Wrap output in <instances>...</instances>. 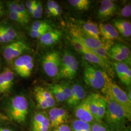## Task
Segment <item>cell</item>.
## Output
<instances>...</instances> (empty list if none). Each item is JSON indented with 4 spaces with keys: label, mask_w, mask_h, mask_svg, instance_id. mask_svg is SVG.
Segmentation results:
<instances>
[{
    "label": "cell",
    "mask_w": 131,
    "mask_h": 131,
    "mask_svg": "<svg viewBox=\"0 0 131 131\" xmlns=\"http://www.w3.org/2000/svg\"><path fill=\"white\" fill-rule=\"evenodd\" d=\"M5 110L10 119L19 123L25 122L29 112L28 100L24 95H16L8 99Z\"/></svg>",
    "instance_id": "1"
},
{
    "label": "cell",
    "mask_w": 131,
    "mask_h": 131,
    "mask_svg": "<svg viewBox=\"0 0 131 131\" xmlns=\"http://www.w3.org/2000/svg\"><path fill=\"white\" fill-rule=\"evenodd\" d=\"M106 98V109L104 117L105 124L115 130L122 128L128 121H131L124 109L110 99Z\"/></svg>",
    "instance_id": "2"
},
{
    "label": "cell",
    "mask_w": 131,
    "mask_h": 131,
    "mask_svg": "<svg viewBox=\"0 0 131 131\" xmlns=\"http://www.w3.org/2000/svg\"><path fill=\"white\" fill-rule=\"evenodd\" d=\"M102 91L106 95L107 98L120 105L131 118V101L128 98L126 92L110 79L106 81Z\"/></svg>",
    "instance_id": "3"
},
{
    "label": "cell",
    "mask_w": 131,
    "mask_h": 131,
    "mask_svg": "<svg viewBox=\"0 0 131 131\" xmlns=\"http://www.w3.org/2000/svg\"><path fill=\"white\" fill-rule=\"evenodd\" d=\"M31 48L24 40L10 42L2 46L0 52L5 61L11 65L14 60L30 51Z\"/></svg>",
    "instance_id": "4"
},
{
    "label": "cell",
    "mask_w": 131,
    "mask_h": 131,
    "mask_svg": "<svg viewBox=\"0 0 131 131\" xmlns=\"http://www.w3.org/2000/svg\"><path fill=\"white\" fill-rule=\"evenodd\" d=\"M84 79L85 83L94 89H102L109 79L105 72L90 64H85Z\"/></svg>",
    "instance_id": "5"
},
{
    "label": "cell",
    "mask_w": 131,
    "mask_h": 131,
    "mask_svg": "<svg viewBox=\"0 0 131 131\" xmlns=\"http://www.w3.org/2000/svg\"><path fill=\"white\" fill-rule=\"evenodd\" d=\"M79 63L75 56L70 52L66 51L61 57V64L57 78L73 79L76 76Z\"/></svg>",
    "instance_id": "6"
},
{
    "label": "cell",
    "mask_w": 131,
    "mask_h": 131,
    "mask_svg": "<svg viewBox=\"0 0 131 131\" xmlns=\"http://www.w3.org/2000/svg\"><path fill=\"white\" fill-rule=\"evenodd\" d=\"M41 60L45 73L50 77H57L61 64V57L59 53L55 51L47 52L42 56Z\"/></svg>",
    "instance_id": "7"
},
{
    "label": "cell",
    "mask_w": 131,
    "mask_h": 131,
    "mask_svg": "<svg viewBox=\"0 0 131 131\" xmlns=\"http://www.w3.org/2000/svg\"><path fill=\"white\" fill-rule=\"evenodd\" d=\"M11 69L15 74L21 78L30 77L34 67V61L32 56L25 54L19 56L11 64Z\"/></svg>",
    "instance_id": "8"
},
{
    "label": "cell",
    "mask_w": 131,
    "mask_h": 131,
    "mask_svg": "<svg viewBox=\"0 0 131 131\" xmlns=\"http://www.w3.org/2000/svg\"><path fill=\"white\" fill-rule=\"evenodd\" d=\"M70 34L72 38L81 42L89 49L94 50L103 46L104 42L91 38L78 27L73 26L70 28Z\"/></svg>",
    "instance_id": "9"
},
{
    "label": "cell",
    "mask_w": 131,
    "mask_h": 131,
    "mask_svg": "<svg viewBox=\"0 0 131 131\" xmlns=\"http://www.w3.org/2000/svg\"><path fill=\"white\" fill-rule=\"evenodd\" d=\"M108 56L115 62H123L128 65L131 64V50L122 43L113 44L108 52Z\"/></svg>",
    "instance_id": "10"
},
{
    "label": "cell",
    "mask_w": 131,
    "mask_h": 131,
    "mask_svg": "<svg viewBox=\"0 0 131 131\" xmlns=\"http://www.w3.org/2000/svg\"><path fill=\"white\" fill-rule=\"evenodd\" d=\"M48 89L51 92L56 102H66L70 97L71 86L67 83H62L51 84Z\"/></svg>",
    "instance_id": "11"
},
{
    "label": "cell",
    "mask_w": 131,
    "mask_h": 131,
    "mask_svg": "<svg viewBox=\"0 0 131 131\" xmlns=\"http://www.w3.org/2000/svg\"><path fill=\"white\" fill-rule=\"evenodd\" d=\"M89 96L85 98L75 107L74 114L77 119L92 124L95 122L89 107Z\"/></svg>",
    "instance_id": "12"
},
{
    "label": "cell",
    "mask_w": 131,
    "mask_h": 131,
    "mask_svg": "<svg viewBox=\"0 0 131 131\" xmlns=\"http://www.w3.org/2000/svg\"><path fill=\"white\" fill-rule=\"evenodd\" d=\"M48 116L51 126L53 129L65 124L70 118L69 113L63 108H52L49 110Z\"/></svg>",
    "instance_id": "13"
},
{
    "label": "cell",
    "mask_w": 131,
    "mask_h": 131,
    "mask_svg": "<svg viewBox=\"0 0 131 131\" xmlns=\"http://www.w3.org/2000/svg\"><path fill=\"white\" fill-rule=\"evenodd\" d=\"M15 74L9 67H5L0 72V95L7 93L12 89Z\"/></svg>",
    "instance_id": "14"
},
{
    "label": "cell",
    "mask_w": 131,
    "mask_h": 131,
    "mask_svg": "<svg viewBox=\"0 0 131 131\" xmlns=\"http://www.w3.org/2000/svg\"><path fill=\"white\" fill-rule=\"evenodd\" d=\"M112 65L122 83L129 87L131 84V70L129 65L125 63L118 62H114Z\"/></svg>",
    "instance_id": "15"
},
{
    "label": "cell",
    "mask_w": 131,
    "mask_h": 131,
    "mask_svg": "<svg viewBox=\"0 0 131 131\" xmlns=\"http://www.w3.org/2000/svg\"><path fill=\"white\" fill-rule=\"evenodd\" d=\"M85 91L82 85L78 84H73L70 97L66 103L69 107L75 108L85 98Z\"/></svg>",
    "instance_id": "16"
},
{
    "label": "cell",
    "mask_w": 131,
    "mask_h": 131,
    "mask_svg": "<svg viewBox=\"0 0 131 131\" xmlns=\"http://www.w3.org/2000/svg\"><path fill=\"white\" fill-rule=\"evenodd\" d=\"M117 9V5L112 1H102L98 11V18L102 20L110 18L116 13Z\"/></svg>",
    "instance_id": "17"
},
{
    "label": "cell",
    "mask_w": 131,
    "mask_h": 131,
    "mask_svg": "<svg viewBox=\"0 0 131 131\" xmlns=\"http://www.w3.org/2000/svg\"><path fill=\"white\" fill-rule=\"evenodd\" d=\"M53 29L51 24L44 20H39L34 22L32 24L29 34L31 37L39 39L47 31Z\"/></svg>",
    "instance_id": "18"
},
{
    "label": "cell",
    "mask_w": 131,
    "mask_h": 131,
    "mask_svg": "<svg viewBox=\"0 0 131 131\" xmlns=\"http://www.w3.org/2000/svg\"><path fill=\"white\" fill-rule=\"evenodd\" d=\"M62 36L61 31L52 29L47 31L42 37L39 38V43L42 47H49L54 45L58 42Z\"/></svg>",
    "instance_id": "19"
},
{
    "label": "cell",
    "mask_w": 131,
    "mask_h": 131,
    "mask_svg": "<svg viewBox=\"0 0 131 131\" xmlns=\"http://www.w3.org/2000/svg\"><path fill=\"white\" fill-rule=\"evenodd\" d=\"M0 24L5 31L10 42L24 40L20 32L12 23L6 20L0 21Z\"/></svg>",
    "instance_id": "20"
},
{
    "label": "cell",
    "mask_w": 131,
    "mask_h": 131,
    "mask_svg": "<svg viewBox=\"0 0 131 131\" xmlns=\"http://www.w3.org/2000/svg\"><path fill=\"white\" fill-rule=\"evenodd\" d=\"M113 25L117 30L118 33L125 38H130L131 35V24L129 21L124 19H113Z\"/></svg>",
    "instance_id": "21"
},
{
    "label": "cell",
    "mask_w": 131,
    "mask_h": 131,
    "mask_svg": "<svg viewBox=\"0 0 131 131\" xmlns=\"http://www.w3.org/2000/svg\"><path fill=\"white\" fill-rule=\"evenodd\" d=\"M100 35L107 40H113L118 38V33L111 24H101L99 25Z\"/></svg>",
    "instance_id": "22"
},
{
    "label": "cell",
    "mask_w": 131,
    "mask_h": 131,
    "mask_svg": "<svg viewBox=\"0 0 131 131\" xmlns=\"http://www.w3.org/2000/svg\"><path fill=\"white\" fill-rule=\"evenodd\" d=\"M34 93L39 95L47 103L49 108L53 107L56 104V102L55 99L48 89L40 86H38L35 88Z\"/></svg>",
    "instance_id": "23"
},
{
    "label": "cell",
    "mask_w": 131,
    "mask_h": 131,
    "mask_svg": "<svg viewBox=\"0 0 131 131\" xmlns=\"http://www.w3.org/2000/svg\"><path fill=\"white\" fill-rule=\"evenodd\" d=\"M84 59L88 61L90 63L96 64L100 67L103 68V69L108 71H111V69L109 67L107 61L103 60L102 58L94 54L92 52L85 53L82 54Z\"/></svg>",
    "instance_id": "24"
},
{
    "label": "cell",
    "mask_w": 131,
    "mask_h": 131,
    "mask_svg": "<svg viewBox=\"0 0 131 131\" xmlns=\"http://www.w3.org/2000/svg\"><path fill=\"white\" fill-rule=\"evenodd\" d=\"M81 29L89 37L99 40H101L99 25L92 21L86 22L82 25Z\"/></svg>",
    "instance_id": "25"
},
{
    "label": "cell",
    "mask_w": 131,
    "mask_h": 131,
    "mask_svg": "<svg viewBox=\"0 0 131 131\" xmlns=\"http://www.w3.org/2000/svg\"><path fill=\"white\" fill-rule=\"evenodd\" d=\"M113 44L114 43L112 41L107 40L106 42H104V44L103 46L94 50L90 49V50L94 54L97 55V56L103 59V60L107 62L108 52Z\"/></svg>",
    "instance_id": "26"
},
{
    "label": "cell",
    "mask_w": 131,
    "mask_h": 131,
    "mask_svg": "<svg viewBox=\"0 0 131 131\" xmlns=\"http://www.w3.org/2000/svg\"><path fill=\"white\" fill-rule=\"evenodd\" d=\"M106 109V100L103 96H100L99 99L98 106L97 115L95 117V122H102Z\"/></svg>",
    "instance_id": "27"
},
{
    "label": "cell",
    "mask_w": 131,
    "mask_h": 131,
    "mask_svg": "<svg viewBox=\"0 0 131 131\" xmlns=\"http://www.w3.org/2000/svg\"><path fill=\"white\" fill-rule=\"evenodd\" d=\"M71 129V131H92L91 124L76 119L72 122Z\"/></svg>",
    "instance_id": "28"
},
{
    "label": "cell",
    "mask_w": 131,
    "mask_h": 131,
    "mask_svg": "<svg viewBox=\"0 0 131 131\" xmlns=\"http://www.w3.org/2000/svg\"><path fill=\"white\" fill-rule=\"evenodd\" d=\"M68 3L72 7L81 11L88 10L91 4L89 0H69Z\"/></svg>",
    "instance_id": "29"
},
{
    "label": "cell",
    "mask_w": 131,
    "mask_h": 131,
    "mask_svg": "<svg viewBox=\"0 0 131 131\" xmlns=\"http://www.w3.org/2000/svg\"><path fill=\"white\" fill-rule=\"evenodd\" d=\"M71 43L73 47H74L75 50L82 54L85 53L91 52L90 49L85 47L83 44L76 40L74 38H72Z\"/></svg>",
    "instance_id": "30"
},
{
    "label": "cell",
    "mask_w": 131,
    "mask_h": 131,
    "mask_svg": "<svg viewBox=\"0 0 131 131\" xmlns=\"http://www.w3.org/2000/svg\"><path fill=\"white\" fill-rule=\"evenodd\" d=\"M43 5L41 2L37 1L34 10L32 17L35 19H40L43 15Z\"/></svg>",
    "instance_id": "31"
},
{
    "label": "cell",
    "mask_w": 131,
    "mask_h": 131,
    "mask_svg": "<svg viewBox=\"0 0 131 131\" xmlns=\"http://www.w3.org/2000/svg\"><path fill=\"white\" fill-rule=\"evenodd\" d=\"M92 131H109L108 127L102 122H95L91 124Z\"/></svg>",
    "instance_id": "32"
},
{
    "label": "cell",
    "mask_w": 131,
    "mask_h": 131,
    "mask_svg": "<svg viewBox=\"0 0 131 131\" xmlns=\"http://www.w3.org/2000/svg\"><path fill=\"white\" fill-rule=\"evenodd\" d=\"M51 128L50 122L48 116L44 121L36 129L32 131H50Z\"/></svg>",
    "instance_id": "33"
},
{
    "label": "cell",
    "mask_w": 131,
    "mask_h": 131,
    "mask_svg": "<svg viewBox=\"0 0 131 131\" xmlns=\"http://www.w3.org/2000/svg\"><path fill=\"white\" fill-rule=\"evenodd\" d=\"M36 2V0H28L24 4L30 17L32 16Z\"/></svg>",
    "instance_id": "34"
},
{
    "label": "cell",
    "mask_w": 131,
    "mask_h": 131,
    "mask_svg": "<svg viewBox=\"0 0 131 131\" xmlns=\"http://www.w3.org/2000/svg\"><path fill=\"white\" fill-rule=\"evenodd\" d=\"M9 43V39L0 24V45L3 46Z\"/></svg>",
    "instance_id": "35"
},
{
    "label": "cell",
    "mask_w": 131,
    "mask_h": 131,
    "mask_svg": "<svg viewBox=\"0 0 131 131\" xmlns=\"http://www.w3.org/2000/svg\"><path fill=\"white\" fill-rule=\"evenodd\" d=\"M34 95H35L38 107L43 110L49 108L47 103H45V102L43 100V99L39 95H38L37 94L34 93Z\"/></svg>",
    "instance_id": "36"
},
{
    "label": "cell",
    "mask_w": 131,
    "mask_h": 131,
    "mask_svg": "<svg viewBox=\"0 0 131 131\" xmlns=\"http://www.w3.org/2000/svg\"><path fill=\"white\" fill-rule=\"evenodd\" d=\"M121 14L123 17H130L131 15V5L130 4L125 5L121 11Z\"/></svg>",
    "instance_id": "37"
},
{
    "label": "cell",
    "mask_w": 131,
    "mask_h": 131,
    "mask_svg": "<svg viewBox=\"0 0 131 131\" xmlns=\"http://www.w3.org/2000/svg\"><path fill=\"white\" fill-rule=\"evenodd\" d=\"M52 131H71V129L69 125L64 124L54 128Z\"/></svg>",
    "instance_id": "38"
},
{
    "label": "cell",
    "mask_w": 131,
    "mask_h": 131,
    "mask_svg": "<svg viewBox=\"0 0 131 131\" xmlns=\"http://www.w3.org/2000/svg\"><path fill=\"white\" fill-rule=\"evenodd\" d=\"M62 12V9L61 6L59 5L58 7L56 8V9L54 11L53 13L52 14L53 17H58L61 15Z\"/></svg>",
    "instance_id": "39"
},
{
    "label": "cell",
    "mask_w": 131,
    "mask_h": 131,
    "mask_svg": "<svg viewBox=\"0 0 131 131\" xmlns=\"http://www.w3.org/2000/svg\"><path fill=\"white\" fill-rule=\"evenodd\" d=\"M5 6L3 2L0 1V17H2L5 14Z\"/></svg>",
    "instance_id": "40"
},
{
    "label": "cell",
    "mask_w": 131,
    "mask_h": 131,
    "mask_svg": "<svg viewBox=\"0 0 131 131\" xmlns=\"http://www.w3.org/2000/svg\"><path fill=\"white\" fill-rule=\"evenodd\" d=\"M0 131H15L11 127L6 126L0 127Z\"/></svg>",
    "instance_id": "41"
},
{
    "label": "cell",
    "mask_w": 131,
    "mask_h": 131,
    "mask_svg": "<svg viewBox=\"0 0 131 131\" xmlns=\"http://www.w3.org/2000/svg\"><path fill=\"white\" fill-rule=\"evenodd\" d=\"M3 59L2 56H0V72L3 70Z\"/></svg>",
    "instance_id": "42"
},
{
    "label": "cell",
    "mask_w": 131,
    "mask_h": 131,
    "mask_svg": "<svg viewBox=\"0 0 131 131\" xmlns=\"http://www.w3.org/2000/svg\"><path fill=\"white\" fill-rule=\"evenodd\" d=\"M127 95V96L128 97L129 99L131 101V90H128V93H126Z\"/></svg>",
    "instance_id": "43"
},
{
    "label": "cell",
    "mask_w": 131,
    "mask_h": 131,
    "mask_svg": "<svg viewBox=\"0 0 131 131\" xmlns=\"http://www.w3.org/2000/svg\"><path fill=\"white\" fill-rule=\"evenodd\" d=\"M114 131H128V130L125 129H123V128H121V129H117V130H115Z\"/></svg>",
    "instance_id": "44"
}]
</instances>
